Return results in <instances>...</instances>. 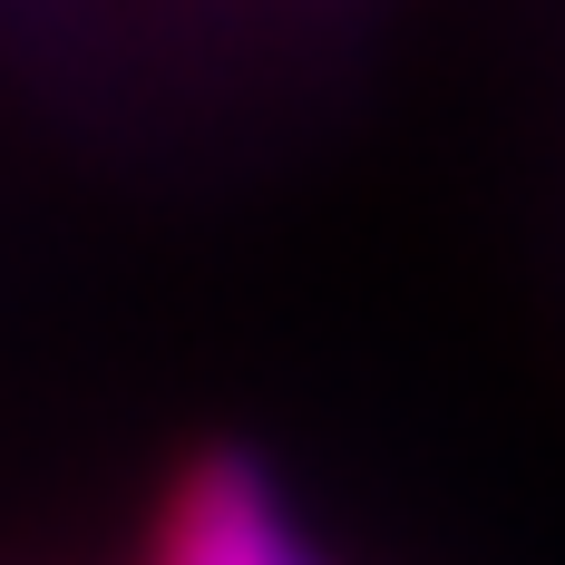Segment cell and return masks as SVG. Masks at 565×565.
I'll use <instances>...</instances> for the list:
<instances>
[{"mask_svg":"<svg viewBox=\"0 0 565 565\" xmlns=\"http://www.w3.org/2000/svg\"><path fill=\"white\" fill-rule=\"evenodd\" d=\"M137 565H341V556L302 526L292 488L244 439H205L167 468Z\"/></svg>","mask_w":565,"mask_h":565,"instance_id":"cell-1","label":"cell"}]
</instances>
